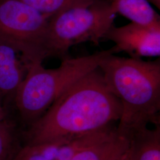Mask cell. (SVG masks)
I'll return each mask as SVG.
<instances>
[{
    "mask_svg": "<svg viewBox=\"0 0 160 160\" xmlns=\"http://www.w3.org/2000/svg\"><path fill=\"white\" fill-rule=\"evenodd\" d=\"M120 101L98 67L67 87L32 123L28 145L53 142L104 129L119 120Z\"/></svg>",
    "mask_w": 160,
    "mask_h": 160,
    "instance_id": "obj_1",
    "label": "cell"
},
{
    "mask_svg": "<svg viewBox=\"0 0 160 160\" xmlns=\"http://www.w3.org/2000/svg\"><path fill=\"white\" fill-rule=\"evenodd\" d=\"M109 90L120 101L122 114L117 130L132 132L158 122L160 109V60L119 57L110 54L100 64Z\"/></svg>",
    "mask_w": 160,
    "mask_h": 160,
    "instance_id": "obj_2",
    "label": "cell"
},
{
    "mask_svg": "<svg viewBox=\"0 0 160 160\" xmlns=\"http://www.w3.org/2000/svg\"><path fill=\"white\" fill-rule=\"evenodd\" d=\"M115 53L112 47L87 56L67 58L56 68H45L42 62L30 63L14 95L16 106L23 119L33 123L67 87L97 68L109 55Z\"/></svg>",
    "mask_w": 160,
    "mask_h": 160,
    "instance_id": "obj_3",
    "label": "cell"
},
{
    "mask_svg": "<svg viewBox=\"0 0 160 160\" xmlns=\"http://www.w3.org/2000/svg\"><path fill=\"white\" fill-rule=\"evenodd\" d=\"M116 14L109 0H96L52 16L48 26L49 57L69 58L70 48L81 43L98 45L113 25Z\"/></svg>",
    "mask_w": 160,
    "mask_h": 160,
    "instance_id": "obj_4",
    "label": "cell"
},
{
    "mask_svg": "<svg viewBox=\"0 0 160 160\" xmlns=\"http://www.w3.org/2000/svg\"><path fill=\"white\" fill-rule=\"evenodd\" d=\"M50 17L21 0H0V40L14 47L28 65L49 57Z\"/></svg>",
    "mask_w": 160,
    "mask_h": 160,
    "instance_id": "obj_5",
    "label": "cell"
},
{
    "mask_svg": "<svg viewBox=\"0 0 160 160\" xmlns=\"http://www.w3.org/2000/svg\"><path fill=\"white\" fill-rule=\"evenodd\" d=\"M104 39L114 43L116 53L125 52L135 59L160 56V25L145 26L132 22L121 27L112 25Z\"/></svg>",
    "mask_w": 160,
    "mask_h": 160,
    "instance_id": "obj_6",
    "label": "cell"
},
{
    "mask_svg": "<svg viewBox=\"0 0 160 160\" xmlns=\"http://www.w3.org/2000/svg\"><path fill=\"white\" fill-rule=\"evenodd\" d=\"M27 71L28 65L20 52L0 40V94L14 95Z\"/></svg>",
    "mask_w": 160,
    "mask_h": 160,
    "instance_id": "obj_7",
    "label": "cell"
},
{
    "mask_svg": "<svg viewBox=\"0 0 160 160\" xmlns=\"http://www.w3.org/2000/svg\"><path fill=\"white\" fill-rule=\"evenodd\" d=\"M130 139L116 129L110 137L81 150L71 160H118L128 151Z\"/></svg>",
    "mask_w": 160,
    "mask_h": 160,
    "instance_id": "obj_8",
    "label": "cell"
},
{
    "mask_svg": "<svg viewBox=\"0 0 160 160\" xmlns=\"http://www.w3.org/2000/svg\"><path fill=\"white\" fill-rule=\"evenodd\" d=\"M128 152L131 160H160V128L144 126L129 136Z\"/></svg>",
    "mask_w": 160,
    "mask_h": 160,
    "instance_id": "obj_9",
    "label": "cell"
},
{
    "mask_svg": "<svg viewBox=\"0 0 160 160\" xmlns=\"http://www.w3.org/2000/svg\"><path fill=\"white\" fill-rule=\"evenodd\" d=\"M116 12L132 23L145 26L160 25L158 14L148 0H109Z\"/></svg>",
    "mask_w": 160,
    "mask_h": 160,
    "instance_id": "obj_10",
    "label": "cell"
},
{
    "mask_svg": "<svg viewBox=\"0 0 160 160\" xmlns=\"http://www.w3.org/2000/svg\"><path fill=\"white\" fill-rule=\"evenodd\" d=\"M38 12L51 17L69 8L91 4L96 0H21Z\"/></svg>",
    "mask_w": 160,
    "mask_h": 160,
    "instance_id": "obj_11",
    "label": "cell"
},
{
    "mask_svg": "<svg viewBox=\"0 0 160 160\" xmlns=\"http://www.w3.org/2000/svg\"><path fill=\"white\" fill-rule=\"evenodd\" d=\"M12 126L6 119L0 122V160H12L18 151Z\"/></svg>",
    "mask_w": 160,
    "mask_h": 160,
    "instance_id": "obj_12",
    "label": "cell"
},
{
    "mask_svg": "<svg viewBox=\"0 0 160 160\" xmlns=\"http://www.w3.org/2000/svg\"><path fill=\"white\" fill-rule=\"evenodd\" d=\"M6 119V113L5 111L2 108L1 105L0 104V122L2 120H4Z\"/></svg>",
    "mask_w": 160,
    "mask_h": 160,
    "instance_id": "obj_13",
    "label": "cell"
},
{
    "mask_svg": "<svg viewBox=\"0 0 160 160\" xmlns=\"http://www.w3.org/2000/svg\"><path fill=\"white\" fill-rule=\"evenodd\" d=\"M118 160H131L129 154V152H128V151L126 152V153Z\"/></svg>",
    "mask_w": 160,
    "mask_h": 160,
    "instance_id": "obj_14",
    "label": "cell"
},
{
    "mask_svg": "<svg viewBox=\"0 0 160 160\" xmlns=\"http://www.w3.org/2000/svg\"><path fill=\"white\" fill-rule=\"evenodd\" d=\"M0 104H1V103H0Z\"/></svg>",
    "mask_w": 160,
    "mask_h": 160,
    "instance_id": "obj_15",
    "label": "cell"
}]
</instances>
